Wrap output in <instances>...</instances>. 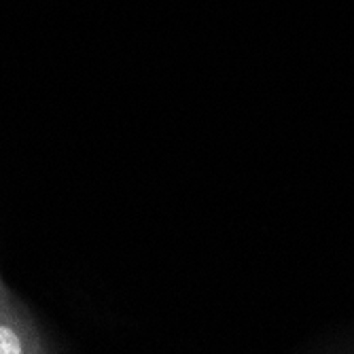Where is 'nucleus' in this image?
<instances>
[{
  "label": "nucleus",
  "instance_id": "nucleus-1",
  "mask_svg": "<svg viewBox=\"0 0 354 354\" xmlns=\"http://www.w3.org/2000/svg\"><path fill=\"white\" fill-rule=\"evenodd\" d=\"M57 350L32 310L5 282L0 284V354H49Z\"/></svg>",
  "mask_w": 354,
  "mask_h": 354
},
{
  "label": "nucleus",
  "instance_id": "nucleus-2",
  "mask_svg": "<svg viewBox=\"0 0 354 354\" xmlns=\"http://www.w3.org/2000/svg\"><path fill=\"white\" fill-rule=\"evenodd\" d=\"M0 284H3V276H0Z\"/></svg>",
  "mask_w": 354,
  "mask_h": 354
}]
</instances>
